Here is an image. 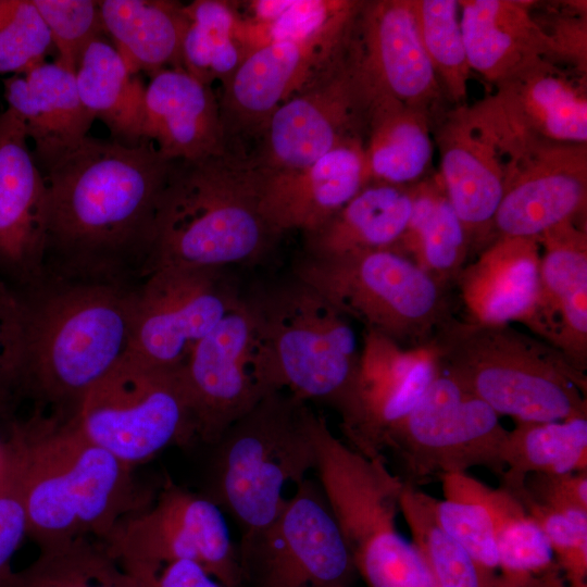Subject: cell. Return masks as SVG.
Instances as JSON below:
<instances>
[{
  "mask_svg": "<svg viewBox=\"0 0 587 587\" xmlns=\"http://www.w3.org/2000/svg\"><path fill=\"white\" fill-rule=\"evenodd\" d=\"M171 161L149 141L128 146L84 137L39 164L47 188V262L114 265L146 262Z\"/></svg>",
  "mask_w": 587,
  "mask_h": 587,
  "instance_id": "6da1fadb",
  "label": "cell"
},
{
  "mask_svg": "<svg viewBox=\"0 0 587 587\" xmlns=\"http://www.w3.org/2000/svg\"><path fill=\"white\" fill-rule=\"evenodd\" d=\"M8 425L0 452L24 504L27 537L39 550L78 538L102 541L124 516L148 505L133 467L72 419L36 414Z\"/></svg>",
  "mask_w": 587,
  "mask_h": 587,
  "instance_id": "7a4b0ae2",
  "label": "cell"
},
{
  "mask_svg": "<svg viewBox=\"0 0 587 587\" xmlns=\"http://www.w3.org/2000/svg\"><path fill=\"white\" fill-rule=\"evenodd\" d=\"M21 297L17 396L51 405V416L72 419L88 391L129 355L136 290L98 276L63 284L35 300Z\"/></svg>",
  "mask_w": 587,
  "mask_h": 587,
  "instance_id": "3957f363",
  "label": "cell"
},
{
  "mask_svg": "<svg viewBox=\"0 0 587 587\" xmlns=\"http://www.w3.org/2000/svg\"><path fill=\"white\" fill-rule=\"evenodd\" d=\"M259 170L225 150L171 161L146 260L162 265L228 268L258 261L276 237L259 205Z\"/></svg>",
  "mask_w": 587,
  "mask_h": 587,
  "instance_id": "277c9868",
  "label": "cell"
},
{
  "mask_svg": "<svg viewBox=\"0 0 587 587\" xmlns=\"http://www.w3.org/2000/svg\"><path fill=\"white\" fill-rule=\"evenodd\" d=\"M242 298L265 391L284 390L330 407L347 436L358 419L362 351L351 321L294 275Z\"/></svg>",
  "mask_w": 587,
  "mask_h": 587,
  "instance_id": "5b68a950",
  "label": "cell"
},
{
  "mask_svg": "<svg viewBox=\"0 0 587 587\" xmlns=\"http://www.w3.org/2000/svg\"><path fill=\"white\" fill-rule=\"evenodd\" d=\"M441 372L515 423L587 417V378L552 346L510 324L454 316L426 345Z\"/></svg>",
  "mask_w": 587,
  "mask_h": 587,
  "instance_id": "8992f818",
  "label": "cell"
},
{
  "mask_svg": "<svg viewBox=\"0 0 587 587\" xmlns=\"http://www.w3.org/2000/svg\"><path fill=\"white\" fill-rule=\"evenodd\" d=\"M316 416L291 394L272 391L212 445L207 496L234 520L240 540L272 523L288 497L287 486L296 487L314 471Z\"/></svg>",
  "mask_w": 587,
  "mask_h": 587,
  "instance_id": "52a82bcc",
  "label": "cell"
},
{
  "mask_svg": "<svg viewBox=\"0 0 587 587\" xmlns=\"http://www.w3.org/2000/svg\"><path fill=\"white\" fill-rule=\"evenodd\" d=\"M292 275L350 321L404 348L428 345L453 316L449 287L396 249L304 253Z\"/></svg>",
  "mask_w": 587,
  "mask_h": 587,
  "instance_id": "ba28073f",
  "label": "cell"
},
{
  "mask_svg": "<svg viewBox=\"0 0 587 587\" xmlns=\"http://www.w3.org/2000/svg\"><path fill=\"white\" fill-rule=\"evenodd\" d=\"M72 420L89 440L132 467L197 440L182 367L151 366L130 354L88 391Z\"/></svg>",
  "mask_w": 587,
  "mask_h": 587,
  "instance_id": "9c48e42d",
  "label": "cell"
},
{
  "mask_svg": "<svg viewBox=\"0 0 587 587\" xmlns=\"http://www.w3.org/2000/svg\"><path fill=\"white\" fill-rule=\"evenodd\" d=\"M507 434L489 405L439 369L414 408L386 435L383 449L397 458L401 479L415 487L474 466L500 477Z\"/></svg>",
  "mask_w": 587,
  "mask_h": 587,
  "instance_id": "30bf717a",
  "label": "cell"
},
{
  "mask_svg": "<svg viewBox=\"0 0 587 587\" xmlns=\"http://www.w3.org/2000/svg\"><path fill=\"white\" fill-rule=\"evenodd\" d=\"M237 548L243 587H350L358 574L319 482L309 477Z\"/></svg>",
  "mask_w": 587,
  "mask_h": 587,
  "instance_id": "8fae6325",
  "label": "cell"
},
{
  "mask_svg": "<svg viewBox=\"0 0 587 587\" xmlns=\"http://www.w3.org/2000/svg\"><path fill=\"white\" fill-rule=\"evenodd\" d=\"M375 93L350 40L339 60L274 111L246 157L263 172L291 171L363 139Z\"/></svg>",
  "mask_w": 587,
  "mask_h": 587,
  "instance_id": "7c38bea8",
  "label": "cell"
},
{
  "mask_svg": "<svg viewBox=\"0 0 587 587\" xmlns=\"http://www.w3.org/2000/svg\"><path fill=\"white\" fill-rule=\"evenodd\" d=\"M225 515L207 495L167 479L151 504L124 516L102 542L126 570L192 561L225 587H243Z\"/></svg>",
  "mask_w": 587,
  "mask_h": 587,
  "instance_id": "4fadbf2b",
  "label": "cell"
},
{
  "mask_svg": "<svg viewBox=\"0 0 587 587\" xmlns=\"http://www.w3.org/2000/svg\"><path fill=\"white\" fill-rule=\"evenodd\" d=\"M136 290L130 355L178 369L195 346L241 301L227 268L162 265Z\"/></svg>",
  "mask_w": 587,
  "mask_h": 587,
  "instance_id": "5bb4252c",
  "label": "cell"
},
{
  "mask_svg": "<svg viewBox=\"0 0 587 587\" xmlns=\"http://www.w3.org/2000/svg\"><path fill=\"white\" fill-rule=\"evenodd\" d=\"M507 147L504 192L492 220L490 242L539 238L585 216L587 143L510 139Z\"/></svg>",
  "mask_w": 587,
  "mask_h": 587,
  "instance_id": "9a60e30c",
  "label": "cell"
},
{
  "mask_svg": "<svg viewBox=\"0 0 587 587\" xmlns=\"http://www.w3.org/2000/svg\"><path fill=\"white\" fill-rule=\"evenodd\" d=\"M353 27L251 51L222 86L218 103L226 149L245 153L247 142H253L277 108L344 55Z\"/></svg>",
  "mask_w": 587,
  "mask_h": 587,
  "instance_id": "2e32d148",
  "label": "cell"
},
{
  "mask_svg": "<svg viewBox=\"0 0 587 587\" xmlns=\"http://www.w3.org/2000/svg\"><path fill=\"white\" fill-rule=\"evenodd\" d=\"M182 375L196 438L208 445L267 395L259 377L252 320L242 297L195 346Z\"/></svg>",
  "mask_w": 587,
  "mask_h": 587,
  "instance_id": "e0dca14e",
  "label": "cell"
},
{
  "mask_svg": "<svg viewBox=\"0 0 587 587\" xmlns=\"http://www.w3.org/2000/svg\"><path fill=\"white\" fill-rule=\"evenodd\" d=\"M434 126L439 180L471 243H484L504 192L509 154L478 102L447 110Z\"/></svg>",
  "mask_w": 587,
  "mask_h": 587,
  "instance_id": "ac0fdd59",
  "label": "cell"
},
{
  "mask_svg": "<svg viewBox=\"0 0 587 587\" xmlns=\"http://www.w3.org/2000/svg\"><path fill=\"white\" fill-rule=\"evenodd\" d=\"M351 48L373 89L429 115L448 102L424 49L414 0L363 1Z\"/></svg>",
  "mask_w": 587,
  "mask_h": 587,
  "instance_id": "d6986e66",
  "label": "cell"
},
{
  "mask_svg": "<svg viewBox=\"0 0 587 587\" xmlns=\"http://www.w3.org/2000/svg\"><path fill=\"white\" fill-rule=\"evenodd\" d=\"M27 140L21 118L0 112V278L15 289L39 284L47 264V188Z\"/></svg>",
  "mask_w": 587,
  "mask_h": 587,
  "instance_id": "ffe728a7",
  "label": "cell"
},
{
  "mask_svg": "<svg viewBox=\"0 0 587 587\" xmlns=\"http://www.w3.org/2000/svg\"><path fill=\"white\" fill-rule=\"evenodd\" d=\"M478 101L505 139L587 143L586 76L540 59Z\"/></svg>",
  "mask_w": 587,
  "mask_h": 587,
  "instance_id": "44dd1931",
  "label": "cell"
},
{
  "mask_svg": "<svg viewBox=\"0 0 587 587\" xmlns=\"http://www.w3.org/2000/svg\"><path fill=\"white\" fill-rule=\"evenodd\" d=\"M439 373L428 346L404 348L377 333L362 338L358 419L348 445L369 458H384L386 435L419 402Z\"/></svg>",
  "mask_w": 587,
  "mask_h": 587,
  "instance_id": "7402d4cb",
  "label": "cell"
},
{
  "mask_svg": "<svg viewBox=\"0 0 587 587\" xmlns=\"http://www.w3.org/2000/svg\"><path fill=\"white\" fill-rule=\"evenodd\" d=\"M258 170L260 212L275 237L289 230L315 233L367 184L362 138L301 168Z\"/></svg>",
  "mask_w": 587,
  "mask_h": 587,
  "instance_id": "603a6c76",
  "label": "cell"
},
{
  "mask_svg": "<svg viewBox=\"0 0 587 587\" xmlns=\"http://www.w3.org/2000/svg\"><path fill=\"white\" fill-rule=\"evenodd\" d=\"M538 238H499L465 265L457 283L466 317L489 324L521 323L536 336L541 319Z\"/></svg>",
  "mask_w": 587,
  "mask_h": 587,
  "instance_id": "cb8c5ba5",
  "label": "cell"
},
{
  "mask_svg": "<svg viewBox=\"0 0 587 587\" xmlns=\"http://www.w3.org/2000/svg\"><path fill=\"white\" fill-rule=\"evenodd\" d=\"M578 220L539 238L542 290L538 338L577 371L587 369V230Z\"/></svg>",
  "mask_w": 587,
  "mask_h": 587,
  "instance_id": "d4e9b609",
  "label": "cell"
},
{
  "mask_svg": "<svg viewBox=\"0 0 587 587\" xmlns=\"http://www.w3.org/2000/svg\"><path fill=\"white\" fill-rule=\"evenodd\" d=\"M142 136L170 161L197 160L226 149L218 99L183 67L151 75Z\"/></svg>",
  "mask_w": 587,
  "mask_h": 587,
  "instance_id": "484cf974",
  "label": "cell"
},
{
  "mask_svg": "<svg viewBox=\"0 0 587 587\" xmlns=\"http://www.w3.org/2000/svg\"><path fill=\"white\" fill-rule=\"evenodd\" d=\"M3 95L34 142L38 165L86 137L96 120L80 101L75 74L57 62L7 77Z\"/></svg>",
  "mask_w": 587,
  "mask_h": 587,
  "instance_id": "4316f807",
  "label": "cell"
},
{
  "mask_svg": "<svg viewBox=\"0 0 587 587\" xmlns=\"http://www.w3.org/2000/svg\"><path fill=\"white\" fill-rule=\"evenodd\" d=\"M533 1L459 0L469 65L494 86L523 67L549 60L546 35L532 14Z\"/></svg>",
  "mask_w": 587,
  "mask_h": 587,
  "instance_id": "83f0119b",
  "label": "cell"
},
{
  "mask_svg": "<svg viewBox=\"0 0 587 587\" xmlns=\"http://www.w3.org/2000/svg\"><path fill=\"white\" fill-rule=\"evenodd\" d=\"M433 126L425 112L376 92L363 137L367 183L409 186L424 179L434 154Z\"/></svg>",
  "mask_w": 587,
  "mask_h": 587,
  "instance_id": "f1b7e54d",
  "label": "cell"
},
{
  "mask_svg": "<svg viewBox=\"0 0 587 587\" xmlns=\"http://www.w3.org/2000/svg\"><path fill=\"white\" fill-rule=\"evenodd\" d=\"M413 188L367 183L323 227L305 236L307 254L394 249L407 230Z\"/></svg>",
  "mask_w": 587,
  "mask_h": 587,
  "instance_id": "f546056e",
  "label": "cell"
},
{
  "mask_svg": "<svg viewBox=\"0 0 587 587\" xmlns=\"http://www.w3.org/2000/svg\"><path fill=\"white\" fill-rule=\"evenodd\" d=\"M103 30L130 73L182 67L187 18L184 3L168 0L98 1Z\"/></svg>",
  "mask_w": 587,
  "mask_h": 587,
  "instance_id": "4dcf8cb0",
  "label": "cell"
},
{
  "mask_svg": "<svg viewBox=\"0 0 587 587\" xmlns=\"http://www.w3.org/2000/svg\"><path fill=\"white\" fill-rule=\"evenodd\" d=\"M84 107L103 122L112 139L128 146L142 142L146 85L103 37L91 39L75 71Z\"/></svg>",
  "mask_w": 587,
  "mask_h": 587,
  "instance_id": "1f68e13d",
  "label": "cell"
},
{
  "mask_svg": "<svg viewBox=\"0 0 587 587\" xmlns=\"http://www.w3.org/2000/svg\"><path fill=\"white\" fill-rule=\"evenodd\" d=\"M413 205L405 233L394 248L450 287L465 266L471 240L438 175L412 185Z\"/></svg>",
  "mask_w": 587,
  "mask_h": 587,
  "instance_id": "d6a6232c",
  "label": "cell"
},
{
  "mask_svg": "<svg viewBox=\"0 0 587 587\" xmlns=\"http://www.w3.org/2000/svg\"><path fill=\"white\" fill-rule=\"evenodd\" d=\"M500 487L517 485L529 474L587 471V417L553 422L515 423L502 452Z\"/></svg>",
  "mask_w": 587,
  "mask_h": 587,
  "instance_id": "836d02e7",
  "label": "cell"
},
{
  "mask_svg": "<svg viewBox=\"0 0 587 587\" xmlns=\"http://www.w3.org/2000/svg\"><path fill=\"white\" fill-rule=\"evenodd\" d=\"M362 2L358 0L246 1L243 3L248 8V14L242 16L238 14V36L248 54L271 43L309 40L351 27Z\"/></svg>",
  "mask_w": 587,
  "mask_h": 587,
  "instance_id": "e575fe53",
  "label": "cell"
},
{
  "mask_svg": "<svg viewBox=\"0 0 587 587\" xmlns=\"http://www.w3.org/2000/svg\"><path fill=\"white\" fill-rule=\"evenodd\" d=\"M439 480L444 499H432L435 519L470 554L480 587H489L499 575L496 525L489 503L491 487L467 472L449 473Z\"/></svg>",
  "mask_w": 587,
  "mask_h": 587,
  "instance_id": "d590c367",
  "label": "cell"
},
{
  "mask_svg": "<svg viewBox=\"0 0 587 587\" xmlns=\"http://www.w3.org/2000/svg\"><path fill=\"white\" fill-rule=\"evenodd\" d=\"M187 26L182 43V67L211 87L225 85L248 52L238 36L235 4L223 0H195L184 4Z\"/></svg>",
  "mask_w": 587,
  "mask_h": 587,
  "instance_id": "8d00e7d4",
  "label": "cell"
},
{
  "mask_svg": "<svg viewBox=\"0 0 587 587\" xmlns=\"http://www.w3.org/2000/svg\"><path fill=\"white\" fill-rule=\"evenodd\" d=\"M0 587H143L107 551L102 541L78 538L40 550L25 569L10 571Z\"/></svg>",
  "mask_w": 587,
  "mask_h": 587,
  "instance_id": "74e56055",
  "label": "cell"
},
{
  "mask_svg": "<svg viewBox=\"0 0 587 587\" xmlns=\"http://www.w3.org/2000/svg\"><path fill=\"white\" fill-rule=\"evenodd\" d=\"M433 497L404 483L400 513L411 541L426 562L438 587H480L479 575L466 550L437 523Z\"/></svg>",
  "mask_w": 587,
  "mask_h": 587,
  "instance_id": "f35d334b",
  "label": "cell"
},
{
  "mask_svg": "<svg viewBox=\"0 0 587 587\" xmlns=\"http://www.w3.org/2000/svg\"><path fill=\"white\" fill-rule=\"evenodd\" d=\"M421 39L448 102L465 105L472 70L460 24L459 0H414Z\"/></svg>",
  "mask_w": 587,
  "mask_h": 587,
  "instance_id": "ab89813d",
  "label": "cell"
},
{
  "mask_svg": "<svg viewBox=\"0 0 587 587\" xmlns=\"http://www.w3.org/2000/svg\"><path fill=\"white\" fill-rule=\"evenodd\" d=\"M489 503L496 525L499 574L528 578L560 569L542 530L511 494L501 487L491 488Z\"/></svg>",
  "mask_w": 587,
  "mask_h": 587,
  "instance_id": "60d3db41",
  "label": "cell"
},
{
  "mask_svg": "<svg viewBox=\"0 0 587 587\" xmlns=\"http://www.w3.org/2000/svg\"><path fill=\"white\" fill-rule=\"evenodd\" d=\"M513 497L542 530L569 586L587 587V510Z\"/></svg>",
  "mask_w": 587,
  "mask_h": 587,
  "instance_id": "b9f144b4",
  "label": "cell"
},
{
  "mask_svg": "<svg viewBox=\"0 0 587 587\" xmlns=\"http://www.w3.org/2000/svg\"><path fill=\"white\" fill-rule=\"evenodd\" d=\"M50 32L32 0H0V74H24L45 63Z\"/></svg>",
  "mask_w": 587,
  "mask_h": 587,
  "instance_id": "7bdbcfd3",
  "label": "cell"
},
{
  "mask_svg": "<svg viewBox=\"0 0 587 587\" xmlns=\"http://www.w3.org/2000/svg\"><path fill=\"white\" fill-rule=\"evenodd\" d=\"M46 23L57 63L75 74L79 57L88 42L103 30L99 3L91 0H32Z\"/></svg>",
  "mask_w": 587,
  "mask_h": 587,
  "instance_id": "ee69618b",
  "label": "cell"
},
{
  "mask_svg": "<svg viewBox=\"0 0 587 587\" xmlns=\"http://www.w3.org/2000/svg\"><path fill=\"white\" fill-rule=\"evenodd\" d=\"M534 2V1H533ZM587 5L586 1H562L546 4L533 17L549 43V61L563 64L587 76Z\"/></svg>",
  "mask_w": 587,
  "mask_h": 587,
  "instance_id": "f6af8a7d",
  "label": "cell"
},
{
  "mask_svg": "<svg viewBox=\"0 0 587 587\" xmlns=\"http://www.w3.org/2000/svg\"><path fill=\"white\" fill-rule=\"evenodd\" d=\"M24 312L18 290L0 278V417L10 421L18 399L23 358Z\"/></svg>",
  "mask_w": 587,
  "mask_h": 587,
  "instance_id": "bcb514c9",
  "label": "cell"
},
{
  "mask_svg": "<svg viewBox=\"0 0 587 587\" xmlns=\"http://www.w3.org/2000/svg\"><path fill=\"white\" fill-rule=\"evenodd\" d=\"M503 489L513 496L549 507L587 510V471L558 475L529 474L517 485Z\"/></svg>",
  "mask_w": 587,
  "mask_h": 587,
  "instance_id": "7dc6e473",
  "label": "cell"
},
{
  "mask_svg": "<svg viewBox=\"0 0 587 587\" xmlns=\"http://www.w3.org/2000/svg\"><path fill=\"white\" fill-rule=\"evenodd\" d=\"M27 536V519L16 484L0 452V580Z\"/></svg>",
  "mask_w": 587,
  "mask_h": 587,
  "instance_id": "c3c4849f",
  "label": "cell"
},
{
  "mask_svg": "<svg viewBox=\"0 0 587 587\" xmlns=\"http://www.w3.org/2000/svg\"><path fill=\"white\" fill-rule=\"evenodd\" d=\"M126 571L143 587H225L204 567L192 561H175L158 569L137 567Z\"/></svg>",
  "mask_w": 587,
  "mask_h": 587,
  "instance_id": "681fc988",
  "label": "cell"
}]
</instances>
